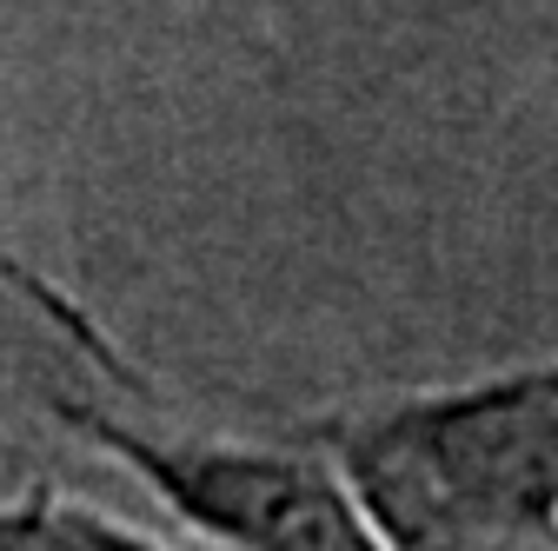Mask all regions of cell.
Returning <instances> with one entry per match:
<instances>
[{"label":"cell","mask_w":558,"mask_h":551,"mask_svg":"<svg viewBox=\"0 0 558 551\" xmlns=\"http://www.w3.org/2000/svg\"><path fill=\"white\" fill-rule=\"evenodd\" d=\"M107 439L186 525L227 538L233 551H386L332 458L266 445H186L140 432Z\"/></svg>","instance_id":"obj_2"},{"label":"cell","mask_w":558,"mask_h":551,"mask_svg":"<svg viewBox=\"0 0 558 551\" xmlns=\"http://www.w3.org/2000/svg\"><path fill=\"white\" fill-rule=\"evenodd\" d=\"M0 551H167L154 538L126 531L120 518L66 499H34L21 512H0Z\"/></svg>","instance_id":"obj_3"},{"label":"cell","mask_w":558,"mask_h":551,"mask_svg":"<svg viewBox=\"0 0 558 551\" xmlns=\"http://www.w3.org/2000/svg\"><path fill=\"white\" fill-rule=\"evenodd\" d=\"M332 465L386 551H558V366L399 399Z\"/></svg>","instance_id":"obj_1"}]
</instances>
